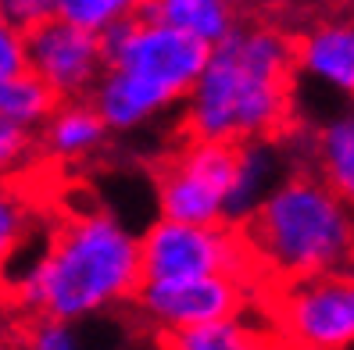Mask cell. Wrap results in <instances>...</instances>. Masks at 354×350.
Listing matches in <instances>:
<instances>
[{
	"instance_id": "cell-1",
	"label": "cell",
	"mask_w": 354,
	"mask_h": 350,
	"mask_svg": "<svg viewBox=\"0 0 354 350\" xmlns=\"http://www.w3.org/2000/svg\"><path fill=\"white\" fill-rule=\"evenodd\" d=\"M294 36L268 22H240L183 97L179 133L194 139H276L294 118Z\"/></svg>"
},
{
	"instance_id": "cell-2",
	"label": "cell",
	"mask_w": 354,
	"mask_h": 350,
	"mask_svg": "<svg viewBox=\"0 0 354 350\" xmlns=\"http://www.w3.org/2000/svg\"><path fill=\"white\" fill-rule=\"evenodd\" d=\"M140 279V236L111 211L82 208L50 229L18 275L15 300L29 315L82 322L133 304Z\"/></svg>"
},
{
	"instance_id": "cell-3",
	"label": "cell",
	"mask_w": 354,
	"mask_h": 350,
	"mask_svg": "<svg viewBox=\"0 0 354 350\" xmlns=\"http://www.w3.org/2000/svg\"><path fill=\"white\" fill-rule=\"evenodd\" d=\"M240 229L258 272L276 282L354 264V211L315 172L283 175Z\"/></svg>"
},
{
	"instance_id": "cell-4",
	"label": "cell",
	"mask_w": 354,
	"mask_h": 350,
	"mask_svg": "<svg viewBox=\"0 0 354 350\" xmlns=\"http://www.w3.org/2000/svg\"><path fill=\"white\" fill-rule=\"evenodd\" d=\"M100 39L104 65L126 72L140 86L158 93L169 108L183 104V97L190 93L207 61V43L147 14H136L129 22L108 29Z\"/></svg>"
},
{
	"instance_id": "cell-5",
	"label": "cell",
	"mask_w": 354,
	"mask_h": 350,
	"mask_svg": "<svg viewBox=\"0 0 354 350\" xmlns=\"http://www.w3.org/2000/svg\"><path fill=\"white\" fill-rule=\"evenodd\" d=\"M268 329L294 350H354V264L276 282Z\"/></svg>"
},
{
	"instance_id": "cell-6",
	"label": "cell",
	"mask_w": 354,
	"mask_h": 350,
	"mask_svg": "<svg viewBox=\"0 0 354 350\" xmlns=\"http://www.w3.org/2000/svg\"><path fill=\"white\" fill-rule=\"evenodd\" d=\"M143 279H186V275H240L258 279L254 254L240 225L229 222H176L154 218L140 233Z\"/></svg>"
},
{
	"instance_id": "cell-7",
	"label": "cell",
	"mask_w": 354,
	"mask_h": 350,
	"mask_svg": "<svg viewBox=\"0 0 354 350\" xmlns=\"http://www.w3.org/2000/svg\"><path fill=\"white\" fill-rule=\"evenodd\" d=\"M233 168L236 143L183 136L154 172L158 215L176 222H225Z\"/></svg>"
},
{
	"instance_id": "cell-8",
	"label": "cell",
	"mask_w": 354,
	"mask_h": 350,
	"mask_svg": "<svg viewBox=\"0 0 354 350\" xmlns=\"http://www.w3.org/2000/svg\"><path fill=\"white\" fill-rule=\"evenodd\" d=\"M254 300V279L240 275H186V279H140L133 307L154 333L190 329L204 322L247 315Z\"/></svg>"
},
{
	"instance_id": "cell-9",
	"label": "cell",
	"mask_w": 354,
	"mask_h": 350,
	"mask_svg": "<svg viewBox=\"0 0 354 350\" xmlns=\"http://www.w3.org/2000/svg\"><path fill=\"white\" fill-rule=\"evenodd\" d=\"M26 68L57 100L90 97L104 72V39L68 18H47L26 29Z\"/></svg>"
},
{
	"instance_id": "cell-10",
	"label": "cell",
	"mask_w": 354,
	"mask_h": 350,
	"mask_svg": "<svg viewBox=\"0 0 354 350\" xmlns=\"http://www.w3.org/2000/svg\"><path fill=\"white\" fill-rule=\"evenodd\" d=\"M294 68L315 86L354 104V18H319L294 36Z\"/></svg>"
},
{
	"instance_id": "cell-11",
	"label": "cell",
	"mask_w": 354,
	"mask_h": 350,
	"mask_svg": "<svg viewBox=\"0 0 354 350\" xmlns=\"http://www.w3.org/2000/svg\"><path fill=\"white\" fill-rule=\"evenodd\" d=\"M111 129L104 126L100 111L93 108L90 97H72V100H57L50 115L39 121L36 143L39 154L57 164H82L93 154L104 150Z\"/></svg>"
},
{
	"instance_id": "cell-12",
	"label": "cell",
	"mask_w": 354,
	"mask_h": 350,
	"mask_svg": "<svg viewBox=\"0 0 354 350\" xmlns=\"http://www.w3.org/2000/svg\"><path fill=\"white\" fill-rule=\"evenodd\" d=\"M279 179H283V154L276 147V139L236 143V168H233V186H229V200H225V222L243 225Z\"/></svg>"
},
{
	"instance_id": "cell-13",
	"label": "cell",
	"mask_w": 354,
	"mask_h": 350,
	"mask_svg": "<svg viewBox=\"0 0 354 350\" xmlns=\"http://www.w3.org/2000/svg\"><path fill=\"white\" fill-rule=\"evenodd\" d=\"M140 14L190 32L194 39L212 47L240 26V0H143Z\"/></svg>"
},
{
	"instance_id": "cell-14",
	"label": "cell",
	"mask_w": 354,
	"mask_h": 350,
	"mask_svg": "<svg viewBox=\"0 0 354 350\" xmlns=\"http://www.w3.org/2000/svg\"><path fill=\"white\" fill-rule=\"evenodd\" d=\"M154 336H158V350H268L276 343L272 329L251 322L247 315L172 329V333H154Z\"/></svg>"
},
{
	"instance_id": "cell-15",
	"label": "cell",
	"mask_w": 354,
	"mask_h": 350,
	"mask_svg": "<svg viewBox=\"0 0 354 350\" xmlns=\"http://www.w3.org/2000/svg\"><path fill=\"white\" fill-rule=\"evenodd\" d=\"M311 154H315V175L354 211V108L319 126Z\"/></svg>"
},
{
	"instance_id": "cell-16",
	"label": "cell",
	"mask_w": 354,
	"mask_h": 350,
	"mask_svg": "<svg viewBox=\"0 0 354 350\" xmlns=\"http://www.w3.org/2000/svg\"><path fill=\"white\" fill-rule=\"evenodd\" d=\"M32 236V197L18 186V179H0V282L11 264L22 257Z\"/></svg>"
},
{
	"instance_id": "cell-17",
	"label": "cell",
	"mask_w": 354,
	"mask_h": 350,
	"mask_svg": "<svg viewBox=\"0 0 354 350\" xmlns=\"http://www.w3.org/2000/svg\"><path fill=\"white\" fill-rule=\"evenodd\" d=\"M54 104H57V97L29 68L0 82V118H11L18 126L39 129V121L50 115Z\"/></svg>"
},
{
	"instance_id": "cell-18",
	"label": "cell",
	"mask_w": 354,
	"mask_h": 350,
	"mask_svg": "<svg viewBox=\"0 0 354 350\" xmlns=\"http://www.w3.org/2000/svg\"><path fill=\"white\" fill-rule=\"evenodd\" d=\"M143 11V0H65L61 4V18L104 36L108 29L129 22Z\"/></svg>"
},
{
	"instance_id": "cell-19",
	"label": "cell",
	"mask_w": 354,
	"mask_h": 350,
	"mask_svg": "<svg viewBox=\"0 0 354 350\" xmlns=\"http://www.w3.org/2000/svg\"><path fill=\"white\" fill-rule=\"evenodd\" d=\"M36 157H39L36 129L0 118V179H22Z\"/></svg>"
},
{
	"instance_id": "cell-20",
	"label": "cell",
	"mask_w": 354,
	"mask_h": 350,
	"mask_svg": "<svg viewBox=\"0 0 354 350\" xmlns=\"http://www.w3.org/2000/svg\"><path fill=\"white\" fill-rule=\"evenodd\" d=\"M79 322H68V318H54V315H32L18 340H22L26 350H82V340H79Z\"/></svg>"
},
{
	"instance_id": "cell-21",
	"label": "cell",
	"mask_w": 354,
	"mask_h": 350,
	"mask_svg": "<svg viewBox=\"0 0 354 350\" xmlns=\"http://www.w3.org/2000/svg\"><path fill=\"white\" fill-rule=\"evenodd\" d=\"M61 4L65 0H0V14L26 32L39 22H47V18L61 14Z\"/></svg>"
},
{
	"instance_id": "cell-22",
	"label": "cell",
	"mask_w": 354,
	"mask_h": 350,
	"mask_svg": "<svg viewBox=\"0 0 354 350\" xmlns=\"http://www.w3.org/2000/svg\"><path fill=\"white\" fill-rule=\"evenodd\" d=\"M26 72V32L0 14V79Z\"/></svg>"
},
{
	"instance_id": "cell-23",
	"label": "cell",
	"mask_w": 354,
	"mask_h": 350,
	"mask_svg": "<svg viewBox=\"0 0 354 350\" xmlns=\"http://www.w3.org/2000/svg\"><path fill=\"white\" fill-rule=\"evenodd\" d=\"M0 350H26L18 336H0Z\"/></svg>"
},
{
	"instance_id": "cell-24",
	"label": "cell",
	"mask_w": 354,
	"mask_h": 350,
	"mask_svg": "<svg viewBox=\"0 0 354 350\" xmlns=\"http://www.w3.org/2000/svg\"><path fill=\"white\" fill-rule=\"evenodd\" d=\"M268 350H294V347H286V343H279V340H276V343L268 347Z\"/></svg>"
},
{
	"instance_id": "cell-25",
	"label": "cell",
	"mask_w": 354,
	"mask_h": 350,
	"mask_svg": "<svg viewBox=\"0 0 354 350\" xmlns=\"http://www.w3.org/2000/svg\"><path fill=\"white\" fill-rule=\"evenodd\" d=\"M0 82H4V79H0Z\"/></svg>"
}]
</instances>
